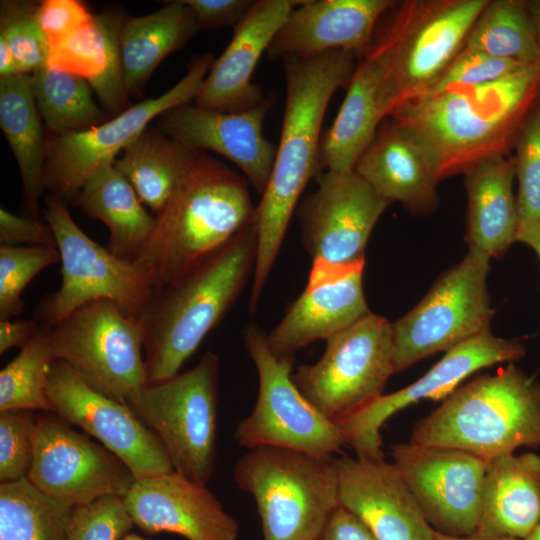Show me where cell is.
I'll return each mask as SVG.
<instances>
[{
    "instance_id": "11a10c76",
    "label": "cell",
    "mask_w": 540,
    "mask_h": 540,
    "mask_svg": "<svg viewBox=\"0 0 540 540\" xmlns=\"http://www.w3.org/2000/svg\"><path fill=\"white\" fill-rule=\"evenodd\" d=\"M524 540H540V522L536 528Z\"/></svg>"
},
{
    "instance_id": "e575fe53",
    "label": "cell",
    "mask_w": 540,
    "mask_h": 540,
    "mask_svg": "<svg viewBox=\"0 0 540 540\" xmlns=\"http://www.w3.org/2000/svg\"><path fill=\"white\" fill-rule=\"evenodd\" d=\"M31 77L41 119L56 136L85 131L108 120L85 79L47 64Z\"/></svg>"
},
{
    "instance_id": "f1b7e54d",
    "label": "cell",
    "mask_w": 540,
    "mask_h": 540,
    "mask_svg": "<svg viewBox=\"0 0 540 540\" xmlns=\"http://www.w3.org/2000/svg\"><path fill=\"white\" fill-rule=\"evenodd\" d=\"M126 15L105 11L91 23L50 47L47 65L85 79L112 114L130 107L119 34Z\"/></svg>"
},
{
    "instance_id": "d6986e66",
    "label": "cell",
    "mask_w": 540,
    "mask_h": 540,
    "mask_svg": "<svg viewBox=\"0 0 540 540\" xmlns=\"http://www.w3.org/2000/svg\"><path fill=\"white\" fill-rule=\"evenodd\" d=\"M317 190L300 206L302 237L313 261L350 264L365 260L369 236L391 204L354 170L321 171Z\"/></svg>"
},
{
    "instance_id": "816d5d0a",
    "label": "cell",
    "mask_w": 540,
    "mask_h": 540,
    "mask_svg": "<svg viewBox=\"0 0 540 540\" xmlns=\"http://www.w3.org/2000/svg\"><path fill=\"white\" fill-rule=\"evenodd\" d=\"M22 74L17 62L4 39L0 38V78Z\"/></svg>"
},
{
    "instance_id": "6da1fadb",
    "label": "cell",
    "mask_w": 540,
    "mask_h": 540,
    "mask_svg": "<svg viewBox=\"0 0 540 540\" xmlns=\"http://www.w3.org/2000/svg\"><path fill=\"white\" fill-rule=\"evenodd\" d=\"M356 58L345 50L282 58L286 104L272 173L255 211L251 313L258 306L298 199L307 182L321 172L318 155L324 114L336 90L348 87Z\"/></svg>"
},
{
    "instance_id": "8d00e7d4",
    "label": "cell",
    "mask_w": 540,
    "mask_h": 540,
    "mask_svg": "<svg viewBox=\"0 0 540 540\" xmlns=\"http://www.w3.org/2000/svg\"><path fill=\"white\" fill-rule=\"evenodd\" d=\"M463 49L525 65L540 63V46L526 1L489 0L471 27Z\"/></svg>"
},
{
    "instance_id": "db71d44e",
    "label": "cell",
    "mask_w": 540,
    "mask_h": 540,
    "mask_svg": "<svg viewBox=\"0 0 540 540\" xmlns=\"http://www.w3.org/2000/svg\"><path fill=\"white\" fill-rule=\"evenodd\" d=\"M526 6L532 19L538 44L540 46V0L526 1Z\"/></svg>"
},
{
    "instance_id": "f546056e",
    "label": "cell",
    "mask_w": 540,
    "mask_h": 540,
    "mask_svg": "<svg viewBox=\"0 0 540 540\" xmlns=\"http://www.w3.org/2000/svg\"><path fill=\"white\" fill-rule=\"evenodd\" d=\"M463 176L467 194L466 242L490 259L500 258L516 241L519 224L513 194L514 156L487 158Z\"/></svg>"
},
{
    "instance_id": "f6af8a7d",
    "label": "cell",
    "mask_w": 540,
    "mask_h": 540,
    "mask_svg": "<svg viewBox=\"0 0 540 540\" xmlns=\"http://www.w3.org/2000/svg\"><path fill=\"white\" fill-rule=\"evenodd\" d=\"M94 15L78 0H44L36 7V18L49 47L91 23Z\"/></svg>"
},
{
    "instance_id": "5b68a950",
    "label": "cell",
    "mask_w": 540,
    "mask_h": 540,
    "mask_svg": "<svg viewBox=\"0 0 540 540\" xmlns=\"http://www.w3.org/2000/svg\"><path fill=\"white\" fill-rule=\"evenodd\" d=\"M410 443L466 451L486 461L540 446V381L510 362L456 388L417 422Z\"/></svg>"
},
{
    "instance_id": "bcb514c9",
    "label": "cell",
    "mask_w": 540,
    "mask_h": 540,
    "mask_svg": "<svg viewBox=\"0 0 540 540\" xmlns=\"http://www.w3.org/2000/svg\"><path fill=\"white\" fill-rule=\"evenodd\" d=\"M0 244L7 246H56L49 224L29 215L19 216L0 208Z\"/></svg>"
},
{
    "instance_id": "f907efd6",
    "label": "cell",
    "mask_w": 540,
    "mask_h": 540,
    "mask_svg": "<svg viewBox=\"0 0 540 540\" xmlns=\"http://www.w3.org/2000/svg\"><path fill=\"white\" fill-rule=\"evenodd\" d=\"M516 241L531 247L540 260V219L519 220Z\"/></svg>"
},
{
    "instance_id": "8fae6325",
    "label": "cell",
    "mask_w": 540,
    "mask_h": 540,
    "mask_svg": "<svg viewBox=\"0 0 540 540\" xmlns=\"http://www.w3.org/2000/svg\"><path fill=\"white\" fill-rule=\"evenodd\" d=\"M50 328L54 359L69 364L97 391L127 403L148 384L143 324L114 302L86 303Z\"/></svg>"
},
{
    "instance_id": "7a4b0ae2",
    "label": "cell",
    "mask_w": 540,
    "mask_h": 540,
    "mask_svg": "<svg viewBox=\"0 0 540 540\" xmlns=\"http://www.w3.org/2000/svg\"><path fill=\"white\" fill-rule=\"evenodd\" d=\"M539 100L536 63L492 83L412 97L388 117L419 143L440 182L487 158L510 155Z\"/></svg>"
},
{
    "instance_id": "ffe728a7",
    "label": "cell",
    "mask_w": 540,
    "mask_h": 540,
    "mask_svg": "<svg viewBox=\"0 0 540 540\" xmlns=\"http://www.w3.org/2000/svg\"><path fill=\"white\" fill-rule=\"evenodd\" d=\"M488 2L412 1L392 57L386 94L387 117L397 105L420 93L458 55Z\"/></svg>"
},
{
    "instance_id": "603a6c76",
    "label": "cell",
    "mask_w": 540,
    "mask_h": 540,
    "mask_svg": "<svg viewBox=\"0 0 540 540\" xmlns=\"http://www.w3.org/2000/svg\"><path fill=\"white\" fill-rule=\"evenodd\" d=\"M134 525L185 540H237L239 523L205 485L176 471L135 480L123 497Z\"/></svg>"
},
{
    "instance_id": "4316f807",
    "label": "cell",
    "mask_w": 540,
    "mask_h": 540,
    "mask_svg": "<svg viewBox=\"0 0 540 540\" xmlns=\"http://www.w3.org/2000/svg\"><path fill=\"white\" fill-rule=\"evenodd\" d=\"M379 195L414 214H431L439 205L433 167L419 143L387 117L353 169Z\"/></svg>"
},
{
    "instance_id": "d6a6232c",
    "label": "cell",
    "mask_w": 540,
    "mask_h": 540,
    "mask_svg": "<svg viewBox=\"0 0 540 540\" xmlns=\"http://www.w3.org/2000/svg\"><path fill=\"white\" fill-rule=\"evenodd\" d=\"M31 74L0 78V126L16 158L28 215L39 219L46 158Z\"/></svg>"
},
{
    "instance_id": "f35d334b",
    "label": "cell",
    "mask_w": 540,
    "mask_h": 540,
    "mask_svg": "<svg viewBox=\"0 0 540 540\" xmlns=\"http://www.w3.org/2000/svg\"><path fill=\"white\" fill-rule=\"evenodd\" d=\"M60 262L54 246L0 245V320L22 313L23 290L48 266Z\"/></svg>"
},
{
    "instance_id": "4dcf8cb0",
    "label": "cell",
    "mask_w": 540,
    "mask_h": 540,
    "mask_svg": "<svg viewBox=\"0 0 540 540\" xmlns=\"http://www.w3.org/2000/svg\"><path fill=\"white\" fill-rule=\"evenodd\" d=\"M74 205L109 230L107 249L116 257L136 262L155 226V217L145 210L128 180L106 164L85 180Z\"/></svg>"
},
{
    "instance_id": "8992f818",
    "label": "cell",
    "mask_w": 540,
    "mask_h": 540,
    "mask_svg": "<svg viewBox=\"0 0 540 540\" xmlns=\"http://www.w3.org/2000/svg\"><path fill=\"white\" fill-rule=\"evenodd\" d=\"M233 479L253 497L264 540H320L340 506L334 458L257 447L238 459Z\"/></svg>"
},
{
    "instance_id": "1f68e13d",
    "label": "cell",
    "mask_w": 540,
    "mask_h": 540,
    "mask_svg": "<svg viewBox=\"0 0 540 540\" xmlns=\"http://www.w3.org/2000/svg\"><path fill=\"white\" fill-rule=\"evenodd\" d=\"M141 17H126L119 34L128 95H139L158 65L198 30L193 11L179 0Z\"/></svg>"
},
{
    "instance_id": "9f6ffc18",
    "label": "cell",
    "mask_w": 540,
    "mask_h": 540,
    "mask_svg": "<svg viewBox=\"0 0 540 540\" xmlns=\"http://www.w3.org/2000/svg\"><path fill=\"white\" fill-rule=\"evenodd\" d=\"M122 540H146L136 534H127Z\"/></svg>"
},
{
    "instance_id": "ac0fdd59",
    "label": "cell",
    "mask_w": 540,
    "mask_h": 540,
    "mask_svg": "<svg viewBox=\"0 0 540 540\" xmlns=\"http://www.w3.org/2000/svg\"><path fill=\"white\" fill-rule=\"evenodd\" d=\"M525 354L526 346L520 340L501 338L490 330L485 331L446 351L410 385L382 394L336 424L357 458L383 459L380 429L396 412L423 399L445 398L474 372L498 363L518 361Z\"/></svg>"
},
{
    "instance_id": "e0dca14e",
    "label": "cell",
    "mask_w": 540,
    "mask_h": 540,
    "mask_svg": "<svg viewBox=\"0 0 540 540\" xmlns=\"http://www.w3.org/2000/svg\"><path fill=\"white\" fill-rule=\"evenodd\" d=\"M43 493L73 508L100 498H123L135 477L115 454L50 416H37L27 476Z\"/></svg>"
},
{
    "instance_id": "83f0119b",
    "label": "cell",
    "mask_w": 540,
    "mask_h": 540,
    "mask_svg": "<svg viewBox=\"0 0 540 540\" xmlns=\"http://www.w3.org/2000/svg\"><path fill=\"white\" fill-rule=\"evenodd\" d=\"M540 522V455L487 461L476 534L524 540Z\"/></svg>"
},
{
    "instance_id": "52a82bcc",
    "label": "cell",
    "mask_w": 540,
    "mask_h": 540,
    "mask_svg": "<svg viewBox=\"0 0 540 540\" xmlns=\"http://www.w3.org/2000/svg\"><path fill=\"white\" fill-rule=\"evenodd\" d=\"M44 201V216L60 254L61 285L41 299L34 319L53 327L82 305L100 299L139 317L157 288L152 271L141 263L116 257L86 235L63 199L49 194Z\"/></svg>"
},
{
    "instance_id": "9c48e42d",
    "label": "cell",
    "mask_w": 540,
    "mask_h": 540,
    "mask_svg": "<svg viewBox=\"0 0 540 540\" xmlns=\"http://www.w3.org/2000/svg\"><path fill=\"white\" fill-rule=\"evenodd\" d=\"M258 374V395L252 411L235 428L236 443L247 449L269 446L332 458L346 445L340 427L311 404L292 378L294 359L279 358L267 334L255 324L243 333Z\"/></svg>"
},
{
    "instance_id": "ba28073f",
    "label": "cell",
    "mask_w": 540,
    "mask_h": 540,
    "mask_svg": "<svg viewBox=\"0 0 540 540\" xmlns=\"http://www.w3.org/2000/svg\"><path fill=\"white\" fill-rule=\"evenodd\" d=\"M220 361L208 351L190 370L137 391L127 404L161 441L174 471L207 486L216 468Z\"/></svg>"
},
{
    "instance_id": "44dd1931",
    "label": "cell",
    "mask_w": 540,
    "mask_h": 540,
    "mask_svg": "<svg viewBox=\"0 0 540 540\" xmlns=\"http://www.w3.org/2000/svg\"><path fill=\"white\" fill-rule=\"evenodd\" d=\"M365 260L350 264L313 261L303 293L267 335L271 351L294 359L301 348L352 326L370 313L363 291Z\"/></svg>"
},
{
    "instance_id": "ee69618b",
    "label": "cell",
    "mask_w": 540,
    "mask_h": 540,
    "mask_svg": "<svg viewBox=\"0 0 540 540\" xmlns=\"http://www.w3.org/2000/svg\"><path fill=\"white\" fill-rule=\"evenodd\" d=\"M133 526L123 498L107 496L73 508L66 540H119Z\"/></svg>"
},
{
    "instance_id": "c3c4849f",
    "label": "cell",
    "mask_w": 540,
    "mask_h": 540,
    "mask_svg": "<svg viewBox=\"0 0 540 540\" xmlns=\"http://www.w3.org/2000/svg\"><path fill=\"white\" fill-rule=\"evenodd\" d=\"M320 540H377L350 511L339 506L331 515Z\"/></svg>"
},
{
    "instance_id": "7bdbcfd3",
    "label": "cell",
    "mask_w": 540,
    "mask_h": 540,
    "mask_svg": "<svg viewBox=\"0 0 540 540\" xmlns=\"http://www.w3.org/2000/svg\"><path fill=\"white\" fill-rule=\"evenodd\" d=\"M35 411L0 412V482L27 478L34 456Z\"/></svg>"
},
{
    "instance_id": "5bb4252c",
    "label": "cell",
    "mask_w": 540,
    "mask_h": 540,
    "mask_svg": "<svg viewBox=\"0 0 540 540\" xmlns=\"http://www.w3.org/2000/svg\"><path fill=\"white\" fill-rule=\"evenodd\" d=\"M47 392L53 413L97 439L136 480L174 470L161 441L134 410L92 388L66 362L51 364Z\"/></svg>"
},
{
    "instance_id": "7dc6e473",
    "label": "cell",
    "mask_w": 540,
    "mask_h": 540,
    "mask_svg": "<svg viewBox=\"0 0 540 540\" xmlns=\"http://www.w3.org/2000/svg\"><path fill=\"white\" fill-rule=\"evenodd\" d=\"M193 11L199 29L236 26L246 15L251 0H179Z\"/></svg>"
},
{
    "instance_id": "ab89813d",
    "label": "cell",
    "mask_w": 540,
    "mask_h": 540,
    "mask_svg": "<svg viewBox=\"0 0 540 540\" xmlns=\"http://www.w3.org/2000/svg\"><path fill=\"white\" fill-rule=\"evenodd\" d=\"M36 2L1 1L0 38L9 46L22 74L47 64L49 43L36 18Z\"/></svg>"
},
{
    "instance_id": "681fc988",
    "label": "cell",
    "mask_w": 540,
    "mask_h": 540,
    "mask_svg": "<svg viewBox=\"0 0 540 540\" xmlns=\"http://www.w3.org/2000/svg\"><path fill=\"white\" fill-rule=\"evenodd\" d=\"M40 324L37 320H0V354L13 347L22 348L37 332Z\"/></svg>"
},
{
    "instance_id": "d4e9b609",
    "label": "cell",
    "mask_w": 540,
    "mask_h": 540,
    "mask_svg": "<svg viewBox=\"0 0 540 540\" xmlns=\"http://www.w3.org/2000/svg\"><path fill=\"white\" fill-rule=\"evenodd\" d=\"M303 0H258L235 26L233 37L214 60L195 99L197 107L240 112L264 101L252 82L254 70L289 13Z\"/></svg>"
},
{
    "instance_id": "b9f144b4",
    "label": "cell",
    "mask_w": 540,
    "mask_h": 540,
    "mask_svg": "<svg viewBox=\"0 0 540 540\" xmlns=\"http://www.w3.org/2000/svg\"><path fill=\"white\" fill-rule=\"evenodd\" d=\"M532 65V64H531ZM518 61L496 58L475 50L462 49L458 55L416 96L492 83L525 67Z\"/></svg>"
},
{
    "instance_id": "d590c367",
    "label": "cell",
    "mask_w": 540,
    "mask_h": 540,
    "mask_svg": "<svg viewBox=\"0 0 540 540\" xmlns=\"http://www.w3.org/2000/svg\"><path fill=\"white\" fill-rule=\"evenodd\" d=\"M73 507L28 478L0 484V540H66Z\"/></svg>"
},
{
    "instance_id": "f5cc1de1",
    "label": "cell",
    "mask_w": 540,
    "mask_h": 540,
    "mask_svg": "<svg viewBox=\"0 0 540 540\" xmlns=\"http://www.w3.org/2000/svg\"><path fill=\"white\" fill-rule=\"evenodd\" d=\"M433 540H518L508 537H493L473 534L469 536H452L435 531Z\"/></svg>"
},
{
    "instance_id": "9a60e30c",
    "label": "cell",
    "mask_w": 540,
    "mask_h": 540,
    "mask_svg": "<svg viewBox=\"0 0 540 540\" xmlns=\"http://www.w3.org/2000/svg\"><path fill=\"white\" fill-rule=\"evenodd\" d=\"M412 0L395 1L381 19L373 41L356 66L331 127L320 142V171H350L387 117V83L394 49Z\"/></svg>"
},
{
    "instance_id": "60d3db41",
    "label": "cell",
    "mask_w": 540,
    "mask_h": 540,
    "mask_svg": "<svg viewBox=\"0 0 540 540\" xmlns=\"http://www.w3.org/2000/svg\"><path fill=\"white\" fill-rule=\"evenodd\" d=\"M514 149L519 220L540 219V100L525 120Z\"/></svg>"
},
{
    "instance_id": "7c38bea8",
    "label": "cell",
    "mask_w": 540,
    "mask_h": 540,
    "mask_svg": "<svg viewBox=\"0 0 540 540\" xmlns=\"http://www.w3.org/2000/svg\"><path fill=\"white\" fill-rule=\"evenodd\" d=\"M326 341L321 358L300 366L292 378L306 399L337 423L381 396L396 373L392 323L370 312Z\"/></svg>"
},
{
    "instance_id": "74e56055",
    "label": "cell",
    "mask_w": 540,
    "mask_h": 540,
    "mask_svg": "<svg viewBox=\"0 0 540 540\" xmlns=\"http://www.w3.org/2000/svg\"><path fill=\"white\" fill-rule=\"evenodd\" d=\"M51 328L39 326L19 354L0 371V412L24 409L52 412L47 392L54 355Z\"/></svg>"
},
{
    "instance_id": "277c9868",
    "label": "cell",
    "mask_w": 540,
    "mask_h": 540,
    "mask_svg": "<svg viewBox=\"0 0 540 540\" xmlns=\"http://www.w3.org/2000/svg\"><path fill=\"white\" fill-rule=\"evenodd\" d=\"M255 221L189 272L156 288L139 316L148 384L176 376L223 319L253 274Z\"/></svg>"
},
{
    "instance_id": "836d02e7",
    "label": "cell",
    "mask_w": 540,
    "mask_h": 540,
    "mask_svg": "<svg viewBox=\"0 0 540 540\" xmlns=\"http://www.w3.org/2000/svg\"><path fill=\"white\" fill-rule=\"evenodd\" d=\"M189 150L159 129L148 127L113 164L155 216L173 192Z\"/></svg>"
},
{
    "instance_id": "cb8c5ba5",
    "label": "cell",
    "mask_w": 540,
    "mask_h": 540,
    "mask_svg": "<svg viewBox=\"0 0 540 540\" xmlns=\"http://www.w3.org/2000/svg\"><path fill=\"white\" fill-rule=\"evenodd\" d=\"M334 466L340 506L377 540H433L435 530L392 462L342 456Z\"/></svg>"
},
{
    "instance_id": "484cf974",
    "label": "cell",
    "mask_w": 540,
    "mask_h": 540,
    "mask_svg": "<svg viewBox=\"0 0 540 540\" xmlns=\"http://www.w3.org/2000/svg\"><path fill=\"white\" fill-rule=\"evenodd\" d=\"M392 0H306L288 15L267 49L270 58L333 50L362 58Z\"/></svg>"
},
{
    "instance_id": "4fadbf2b",
    "label": "cell",
    "mask_w": 540,
    "mask_h": 540,
    "mask_svg": "<svg viewBox=\"0 0 540 540\" xmlns=\"http://www.w3.org/2000/svg\"><path fill=\"white\" fill-rule=\"evenodd\" d=\"M214 59L209 53L192 61L188 72L163 94L138 102L88 130L55 136L46 146L44 189L75 204L87 179L99 167L112 164L158 116L198 96Z\"/></svg>"
},
{
    "instance_id": "2e32d148",
    "label": "cell",
    "mask_w": 540,
    "mask_h": 540,
    "mask_svg": "<svg viewBox=\"0 0 540 540\" xmlns=\"http://www.w3.org/2000/svg\"><path fill=\"white\" fill-rule=\"evenodd\" d=\"M392 463L426 520L440 533H476L487 461L463 450L397 443Z\"/></svg>"
},
{
    "instance_id": "7402d4cb",
    "label": "cell",
    "mask_w": 540,
    "mask_h": 540,
    "mask_svg": "<svg viewBox=\"0 0 540 540\" xmlns=\"http://www.w3.org/2000/svg\"><path fill=\"white\" fill-rule=\"evenodd\" d=\"M270 106L269 98L240 112L207 110L185 104L162 114L158 129L187 148L212 151L226 157L262 195L277 151L263 135V122Z\"/></svg>"
},
{
    "instance_id": "3957f363",
    "label": "cell",
    "mask_w": 540,
    "mask_h": 540,
    "mask_svg": "<svg viewBox=\"0 0 540 540\" xmlns=\"http://www.w3.org/2000/svg\"><path fill=\"white\" fill-rule=\"evenodd\" d=\"M255 211L246 179L206 152L190 149L136 262L152 271L157 288L166 286L251 225Z\"/></svg>"
},
{
    "instance_id": "30bf717a",
    "label": "cell",
    "mask_w": 540,
    "mask_h": 540,
    "mask_svg": "<svg viewBox=\"0 0 540 540\" xmlns=\"http://www.w3.org/2000/svg\"><path fill=\"white\" fill-rule=\"evenodd\" d=\"M490 257L469 247L420 302L392 323L395 372L490 330L495 310L487 278Z\"/></svg>"
}]
</instances>
